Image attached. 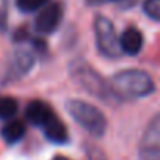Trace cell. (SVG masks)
<instances>
[{
	"instance_id": "obj_14",
	"label": "cell",
	"mask_w": 160,
	"mask_h": 160,
	"mask_svg": "<svg viewBox=\"0 0 160 160\" xmlns=\"http://www.w3.org/2000/svg\"><path fill=\"white\" fill-rule=\"evenodd\" d=\"M143 11L149 19L160 22V0H144Z\"/></svg>"
},
{
	"instance_id": "obj_3",
	"label": "cell",
	"mask_w": 160,
	"mask_h": 160,
	"mask_svg": "<svg viewBox=\"0 0 160 160\" xmlns=\"http://www.w3.org/2000/svg\"><path fill=\"white\" fill-rule=\"evenodd\" d=\"M66 112L69 116L93 137H102L107 130V116L93 104L80 99H68Z\"/></svg>"
},
{
	"instance_id": "obj_7",
	"label": "cell",
	"mask_w": 160,
	"mask_h": 160,
	"mask_svg": "<svg viewBox=\"0 0 160 160\" xmlns=\"http://www.w3.org/2000/svg\"><path fill=\"white\" fill-rule=\"evenodd\" d=\"M143 33L135 28V27H129L126 28L121 36H119V46H121V52L126 53V55H138L140 50L143 49Z\"/></svg>"
},
{
	"instance_id": "obj_13",
	"label": "cell",
	"mask_w": 160,
	"mask_h": 160,
	"mask_svg": "<svg viewBox=\"0 0 160 160\" xmlns=\"http://www.w3.org/2000/svg\"><path fill=\"white\" fill-rule=\"evenodd\" d=\"M50 0H16V5L22 13H35L42 10Z\"/></svg>"
},
{
	"instance_id": "obj_9",
	"label": "cell",
	"mask_w": 160,
	"mask_h": 160,
	"mask_svg": "<svg viewBox=\"0 0 160 160\" xmlns=\"http://www.w3.org/2000/svg\"><path fill=\"white\" fill-rule=\"evenodd\" d=\"M42 130H44L46 138L55 144H63V143H68V140H69V133H68L66 126L55 115L42 126Z\"/></svg>"
},
{
	"instance_id": "obj_8",
	"label": "cell",
	"mask_w": 160,
	"mask_h": 160,
	"mask_svg": "<svg viewBox=\"0 0 160 160\" xmlns=\"http://www.w3.org/2000/svg\"><path fill=\"white\" fill-rule=\"evenodd\" d=\"M55 113L52 112V108L42 102V101H32L27 107H25V118L30 124L42 127Z\"/></svg>"
},
{
	"instance_id": "obj_17",
	"label": "cell",
	"mask_w": 160,
	"mask_h": 160,
	"mask_svg": "<svg viewBox=\"0 0 160 160\" xmlns=\"http://www.w3.org/2000/svg\"><path fill=\"white\" fill-rule=\"evenodd\" d=\"M52 160H69L68 157H63V155H57V157H53Z\"/></svg>"
},
{
	"instance_id": "obj_1",
	"label": "cell",
	"mask_w": 160,
	"mask_h": 160,
	"mask_svg": "<svg viewBox=\"0 0 160 160\" xmlns=\"http://www.w3.org/2000/svg\"><path fill=\"white\" fill-rule=\"evenodd\" d=\"M110 88L118 101L141 99L154 93L155 83L146 71L141 69H124L116 72L110 78Z\"/></svg>"
},
{
	"instance_id": "obj_16",
	"label": "cell",
	"mask_w": 160,
	"mask_h": 160,
	"mask_svg": "<svg viewBox=\"0 0 160 160\" xmlns=\"http://www.w3.org/2000/svg\"><path fill=\"white\" fill-rule=\"evenodd\" d=\"M87 5L90 7H98V5H104V3H112V2H122V0H85Z\"/></svg>"
},
{
	"instance_id": "obj_15",
	"label": "cell",
	"mask_w": 160,
	"mask_h": 160,
	"mask_svg": "<svg viewBox=\"0 0 160 160\" xmlns=\"http://www.w3.org/2000/svg\"><path fill=\"white\" fill-rule=\"evenodd\" d=\"M87 157H88V160H108L107 154L101 148L93 146V144H90L87 148Z\"/></svg>"
},
{
	"instance_id": "obj_4",
	"label": "cell",
	"mask_w": 160,
	"mask_h": 160,
	"mask_svg": "<svg viewBox=\"0 0 160 160\" xmlns=\"http://www.w3.org/2000/svg\"><path fill=\"white\" fill-rule=\"evenodd\" d=\"M94 38H96V47L99 53L105 58H118L121 57V46H119V36L116 35L115 25L110 19L105 16H96L94 18Z\"/></svg>"
},
{
	"instance_id": "obj_12",
	"label": "cell",
	"mask_w": 160,
	"mask_h": 160,
	"mask_svg": "<svg viewBox=\"0 0 160 160\" xmlns=\"http://www.w3.org/2000/svg\"><path fill=\"white\" fill-rule=\"evenodd\" d=\"M19 108V104L16 99L10 98V96H3L0 98V119H11L16 116Z\"/></svg>"
},
{
	"instance_id": "obj_5",
	"label": "cell",
	"mask_w": 160,
	"mask_h": 160,
	"mask_svg": "<svg viewBox=\"0 0 160 160\" xmlns=\"http://www.w3.org/2000/svg\"><path fill=\"white\" fill-rule=\"evenodd\" d=\"M138 160H160V113L154 115L138 143Z\"/></svg>"
},
{
	"instance_id": "obj_2",
	"label": "cell",
	"mask_w": 160,
	"mask_h": 160,
	"mask_svg": "<svg viewBox=\"0 0 160 160\" xmlns=\"http://www.w3.org/2000/svg\"><path fill=\"white\" fill-rule=\"evenodd\" d=\"M69 75L82 90H85L88 94L101 99L102 102L113 104L118 101L110 88V82H107L88 63H85L82 60L72 61L69 66Z\"/></svg>"
},
{
	"instance_id": "obj_10",
	"label": "cell",
	"mask_w": 160,
	"mask_h": 160,
	"mask_svg": "<svg viewBox=\"0 0 160 160\" xmlns=\"http://www.w3.org/2000/svg\"><path fill=\"white\" fill-rule=\"evenodd\" d=\"M35 64V55L33 52L27 50V49H19L16 50L14 57H13V69L16 74L24 75L27 74Z\"/></svg>"
},
{
	"instance_id": "obj_6",
	"label": "cell",
	"mask_w": 160,
	"mask_h": 160,
	"mask_svg": "<svg viewBox=\"0 0 160 160\" xmlns=\"http://www.w3.org/2000/svg\"><path fill=\"white\" fill-rule=\"evenodd\" d=\"M63 18V8L60 3L52 2L47 3L42 10H39L36 19H35V30L41 35H49L53 33Z\"/></svg>"
},
{
	"instance_id": "obj_11",
	"label": "cell",
	"mask_w": 160,
	"mask_h": 160,
	"mask_svg": "<svg viewBox=\"0 0 160 160\" xmlns=\"http://www.w3.org/2000/svg\"><path fill=\"white\" fill-rule=\"evenodd\" d=\"M24 135H25V124L22 121L13 119L2 127V137L8 144H14V143L21 141L24 138Z\"/></svg>"
}]
</instances>
